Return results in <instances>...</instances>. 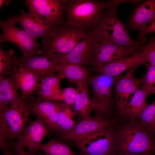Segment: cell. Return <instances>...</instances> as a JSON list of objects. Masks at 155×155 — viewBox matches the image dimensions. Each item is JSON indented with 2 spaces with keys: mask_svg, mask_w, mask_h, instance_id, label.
<instances>
[{
  "mask_svg": "<svg viewBox=\"0 0 155 155\" xmlns=\"http://www.w3.org/2000/svg\"><path fill=\"white\" fill-rule=\"evenodd\" d=\"M121 0H66L63 9L64 24L86 31L92 30L103 16L104 9L117 8Z\"/></svg>",
  "mask_w": 155,
  "mask_h": 155,
  "instance_id": "obj_1",
  "label": "cell"
},
{
  "mask_svg": "<svg viewBox=\"0 0 155 155\" xmlns=\"http://www.w3.org/2000/svg\"><path fill=\"white\" fill-rule=\"evenodd\" d=\"M154 134L143 127L137 120L122 125L116 131L118 152L124 154L155 153Z\"/></svg>",
  "mask_w": 155,
  "mask_h": 155,
  "instance_id": "obj_2",
  "label": "cell"
},
{
  "mask_svg": "<svg viewBox=\"0 0 155 155\" xmlns=\"http://www.w3.org/2000/svg\"><path fill=\"white\" fill-rule=\"evenodd\" d=\"M92 30L98 42L108 41L125 46L141 49L143 44L133 40L127 27L120 20L117 8L108 9Z\"/></svg>",
  "mask_w": 155,
  "mask_h": 155,
  "instance_id": "obj_3",
  "label": "cell"
},
{
  "mask_svg": "<svg viewBox=\"0 0 155 155\" xmlns=\"http://www.w3.org/2000/svg\"><path fill=\"white\" fill-rule=\"evenodd\" d=\"M31 114L27 99L21 96L16 104L0 112V139L14 144L29 123Z\"/></svg>",
  "mask_w": 155,
  "mask_h": 155,
  "instance_id": "obj_4",
  "label": "cell"
},
{
  "mask_svg": "<svg viewBox=\"0 0 155 155\" xmlns=\"http://www.w3.org/2000/svg\"><path fill=\"white\" fill-rule=\"evenodd\" d=\"M87 31L64 24L54 26L47 40L42 43L37 55L64 54L70 51L85 34Z\"/></svg>",
  "mask_w": 155,
  "mask_h": 155,
  "instance_id": "obj_5",
  "label": "cell"
},
{
  "mask_svg": "<svg viewBox=\"0 0 155 155\" xmlns=\"http://www.w3.org/2000/svg\"><path fill=\"white\" fill-rule=\"evenodd\" d=\"M75 144L81 155H117L118 152L116 131L112 126L98 131Z\"/></svg>",
  "mask_w": 155,
  "mask_h": 155,
  "instance_id": "obj_6",
  "label": "cell"
},
{
  "mask_svg": "<svg viewBox=\"0 0 155 155\" xmlns=\"http://www.w3.org/2000/svg\"><path fill=\"white\" fill-rule=\"evenodd\" d=\"M115 80V77L102 74L90 75L88 78L92 92L91 100L95 108L100 110L105 115H108L111 112L113 88Z\"/></svg>",
  "mask_w": 155,
  "mask_h": 155,
  "instance_id": "obj_7",
  "label": "cell"
},
{
  "mask_svg": "<svg viewBox=\"0 0 155 155\" xmlns=\"http://www.w3.org/2000/svg\"><path fill=\"white\" fill-rule=\"evenodd\" d=\"M98 42L93 31H87L81 40L69 52L64 54H56L58 63L95 66L94 49Z\"/></svg>",
  "mask_w": 155,
  "mask_h": 155,
  "instance_id": "obj_8",
  "label": "cell"
},
{
  "mask_svg": "<svg viewBox=\"0 0 155 155\" xmlns=\"http://www.w3.org/2000/svg\"><path fill=\"white\" fill-rule=\"evenodd\" d=\"M58 64L55 54H47L38 56L36 55H24L18 57H13V68H24L34 73L40 80L44 77L54 74L57 71Z\"/></svg>",
  "mask_w": 155,
  "mask_h": 155,
  "instance_id": "obj_9",
  "label": "cell"
},
{
  "mask_svg": "<svg viewBox=\"0 0 155 155\" xmlns=\"http://www.w3.org/2000/svg\"><path fill=\"white\" fill-rule=\"evenodd\" d=\"M2 34L0 35V43L9 42L16 45L22 51L23 55H37L41 44L38 43L24 30L18 28L15 23L8 19L1 21Z\"/></svg>",
  "mask_w": 155,
  "mask_h": 155,
  "instance_id": "obj_10",
  "label": "cell"
},
{
  "mask_svg": "<svg viewBox=\"0 0 155 155\" xmlns=\"http://www.w3.org/2000/svg\"><path fill=\"white\" fill-rule=\"evenodd\" d=\"M18 23L24 30L36 40L40 38L42 43L48 39L55 24L52 21L42 18L29 11L22 10L18 16H10L7 19Z\"/></svg>",
  "mask_w": 155,
  "mask_h": 155,
  "instance_id": "obj_11",
  "label": "cell"
},
{
  "mask_svg": "<svg viewBox=\"0 0 155 155\" xmlns=\"http://www.w3.org/2000/svg\"><path fill=\"white\" fill-rule=\"evenodd\" d=\"M95 109L97 112L95 116L81 120L70 131L59 136L60 138L63 141H71L76 144L100 130L112 126L115 122L116 119H105L98 112V109Z\"/></svg>",
  "mask_w": 155,
  "mask_h": 155,
  "instance_id": "obj_12",
  "label": "cell"
},
{
  "mask_svg": "<svg viewBox=\"0 0 155 155\" xmlns=\"http://www.w3.org/2000/svg\"><path fill=\"white\" fill-rule=\"evenodd\" d=\"M141 49L104 41L95 46L94 57L95 68L102 67L141 51Z\"/></svg>",
  "mask_w": 155,
  "mask_h": 155,
  "instance_id": "obj_13",
  "label": "cell"
},
{
  "mask_svg": "<svg viewBox=\"0 0 155 155\" xmlns=\"http://www.w3.org/2000/svg\"><path fill=\"white\" fill-rule=\"evenodd\" d=\"M65 0H25L24 4L29 12L49 20L55 25L64 24V5Z\"/></svg>",
  "mask_w": 155,
  "mask_h": 155,
  "instance_id": "obj_14",
  "label": "cell"
},
{
  "mask_svg": "<svg viewBox=\"0 0 155 155\" xmlns=\"http://www.w3.org/2000/svg\"><path fill=\"white\" fill-rule=\"evenodd\" d=\"M48 132L46 125L37 118L29 123L15 142L14 146L26 148L28 153L34 155L39 150L42 141Z\"/></svg>",
  "mask_w": 155,
  "mask_h": 155,
  "instance_id": "obj_15",
  "label": "cell"
},
{
  "mask_svg": "<svg viewBox=\"0 0 155 155\" xmlns=\"http://www.w3.org/2000/svg\"><path fill=\"white\" fill-rule=\"evenodd\" d=\"M134 71H127L124 76L118 78L115 83V94L117 113L121 117H126L124 110L131 95L133 94L142 84L143 77L135 78Z\"/></svg>",
  "mask_w": 155,
  "mask_h": 155,
  "instance_id": "obj_16",
  "label": "cell"
},
{
  "mask_svg": "<svg viewBox=\"0 0 155 155\" xmlns=\"http://www.w3.org/2000/svg\"><path fill=\"white\" fill-rule=\"evenodd\" d=\"M32 114L42 121L52 132H55L57 118L59 101H42L31 95L26 99Z\"/></svg>",
  "mask_w": 155,
  "mask_h": 155,
  "instance_id": "obj_17",
  "label": "cell"
},
{
  "mask_svg": "<svg viewBox=\"0 0 155 155\" xmlns=\"http://www.w3.org/2000/svg\"><path fill=\"white\" fill-rule=\"evenodd\" d=\"M146 62L140 51L102 67L95 68L100 74L115 77L124 71H134Z\"/></svg>",
  "mask_w": 155,
  "mask_h": 155,
  "instance_id": "obj_18",
  "label": "cell"
},
{
  "mask_svg": "<svg viewBox=\"0 0 155 155\" xmlns=\"http://www.w3.org/2000/svg\"><path fill=\"white\" fill-rule=\"evenodd\" d=\"M155 17V0L142 2L134 9L127 20L128 26L132 30H138L139 34L145 32L147 23Z\"/></svg>",
  "mask_w": 155,
  "mask_h": 155,
  "instance_id": "obj_19",
  "label": "cell"
},
{
  "mask_svg": "<svg viewBox=\"0 0 155 155\" xmlns=\"http://www.w3.org/2000/svg\"><path fill=\"white\" fill-rule=\"evenodd\" d=\"M11 76L15 80L18 89L21 91V96L25 99L36 91L41 81L34 73L23 68H14Z\"/></svg>",
  "mask_w": 155,
  "mask_h": 155,
  "instance_id": "obj_20",
  "label": "cell"
},
{
  "mask_svg": "<svg viewBox=\"0 0 155 155\" xmlns=\"http://www.w3.org/2000/svg\"><path fill=\"white\" fill-rule=\"evenodd\" d=\"M62 76L59 73L44 77L36 90L37 98L40 100H57L61 92L60 84Z\"/></svg>",
  "mask_w": 155,
  "mask_h": 155,
  "instance_id": "obj_21",
  "label": "cell"
},
{
  "mask_svg": "<svg viewBox=\"0 0 155 155\" xmlns=\"http://www.w3.org/2000/svg\"><path fill=\"white\" fill-rule=\"evenodd\" d=\"M57 71L69 81L77 86L88 82L90 72L84 66L74 64L58 63Z\"/></svg>",
  "mask_w": 155,
  "mask_h": 155,
  "instance_id": "obj_22",
  "label": "cell"
},
{
  "mask_svg": "<svg viewBox=\"0 0 155 155\" xmlns=\"http://www.w3.org/2000/svg\"><path fill=\"white\" fill-rule=\"evenodd\" d=\"M77 86V94L73 105L75 112L81 120L90 119L91 113L95 107L89 96L88 82Z\"/></svg>",
  "mask_w": 155,
  "mask_h": 155,
  "instance_id": "obj_23",
  "label": "cell"
},
{
  "mask_svg": "<svg viewBox=\"0 0 155 155\" xmlns=\"http://www.w3.org/2000/svg\"><path fill=\"white\" fill-rule=\"evenodd\" d=\"M58 111L55 132L59 136L70 131L75 125L73 117L75 114L70 106L59 101Z\"/></svg>",
  "mask_w": 155,
  "mask_h": 155,
  "instance_id": "obj_24",
  "label": "cell"
},
{
  "mask_svg": "<svg viewBox=\"0 0 155 155\" xmlns=\"http://www.w3.org/2000/svg\"><path fill=\"white\" fill-rule=\"evenodd\" d=\"M148 95L141 88H139L125 107V117L130 118L131 121L137 120L142 111L148 104L146 101Z\"/></svg>",
  "mask_w": 155,
  "mask_h": 155,
  "instance_id": "obj_25",
  "label": "cell"
},
{
  "mask_svg": "<svg viewBox=\"0 0 155 155\" xmlns=\"http://www.w3.org/2000/svg\"><path fill=\"white\" fill-rule=\"evenodd\" d=\"M18 89L12 76L5 78L0 76V93L11 105L17 104L21 96L18 93Z\"/></svg>",
  "mask_w": 155,
  "mask_h": 155,
  "instance_id": "obj_26",
  "label": "cell"
},
{
  "mask_svg": "<svg viewBox=\"0 0 155 155\" xmlns=\"http://www.w3.org/2000/svg\"><path fill=\"white\" fill-rule=\"evenodd\" d=\"M39 150H42L46 155H77L69 145L54 139L42 145Z\"/></svg>",
  "mask_w": 155,
  "mask_h": 155,
  "instance_id": "obj_27",
  "label": "cell"
},
{
  "mask_svg": "<svg viewBox=\"0 0 155 155\" xmlns=\"http://www.w3.org/2000/svg\"><path fill=\"white\" fill-rule=\"evenodd\" d=\"M14 51L11 49L5 51L2 46L0 47V76H11L14 70L13 66Z\"/></svg>",
  "mask_w": 155,
  "mask_h": 155,
  "instance_id": "obj_28",
  "label": "cell"
},
{
  "mask_svg": "<svg viewBox=\"0 0 155 155\" xmlns=\"http://www.w3.org/2000/svg\"><path fill=\"white\" fill-rule=\"evenodd\" d=\"M138 118L143 127L151 132L155 126V99L152 104L144 108Z\"/></svg>",
  "mask_w": 155,
  "mask_h": 155,
  "instance_id": "obj_29",
  "label": "cell"
},
{
  "mask_svg": "<svg viewBox=\"0 0 155 155\" xmlns=\"http://www.w3.org/2000/svg\"><path fill=\"white\" fill-rule=\"evenodd\" d=\"M143 64L146 67L147 72L143 77L140 88L148 95L155 94V66L146 62Z\"/></svg>",
  "mask_w": 155,
  "mask_h": 155,
  "instance_id": "obj_30",
  "label": "cell"
},
{
  "mask_svg": "<svg viewBox=\"0 0 155 155\" xmlns=\"http://www.w3.org/2000/svg\"><path fill=\"white\" fill-rule=\"evenodd\" d=\"M141 52L146 62L155 66V37L150 36L148 42L141 48Z\"/></svg>",
  "mask_w": 155,
  "mask_h": 155,
  "instance_id": "obj_31",
  "label": "cell"
},
{
  "mask_svg": "<svg viewBox=\"0 0 155 155\" xmlns=\"http://www.w3.org/2000/svg\"><path fill=\"white\" fill-rule=\"evenodd\" d=\"M77 94V90L72 88L68 87L61 89V92L57 100L70 106L73 105Z\"/></svg>",
  "mask_w": 155,
  "mask_h": 155,
  "instance_id": "obj_32",
  "label": "cell"
},
{
  "mask_svg": "<svg viewBox=\"0 0 155 155\" xmlns=\"http://www.w3.org/2000/svg\"><path fill=\"white\" fill-rule=\"evenodd\" d=\"M150 24L149 26L146 30L144 32L139 34L140 42L142 44L145 42L146 40L145 36L151 33L155 32V17L150 22Z\"/></svg>",
  "mask_w": 155,
  "mask_h": 155,
  "instance_id": "obj_33",
  "label": "cell"
},
{
  "mask_svg": "<svg viewBox=\"0 0 155 155\" xmlns=\"http://www.w3.org/2000/svg\"><path fill=\"white\" fill-rule=\"evenodd\" d=\"M14 148L15 152L18 155H33L30 154L28 152H26L25 151L24 149L21 148L14 146ZM34 155H43V154L42 153H38L37 152Z\"/></svg>",
  "mask_w": 155,
  "mask_h": 155,
  "instance_id": "obj_34",
  "label": "cell"
},
{
  "mask_svg": "<svg viewBox=\"0 0 155 155\" xmlns=\"http://www.w3.org/2000/svg\"><path fill=\"white\" fill-rule=\"evenodd\" d=\"M9 104L4 98L1 94L0 93V112L7 109L9 107Z\"/></svg>",
  "mask_w": 155,
  "mask_h": 155,
  "instance_id": "obj_35",
  "label": "cell"
},
{
  "mask_svg": "<svg viewBox=\"0 0 155 155\" xmlns=\"http://www.w3.org/2000/svg\"><path fill=\"white\" fill-rule=\"evenodd\" d=\"M11 1L9 0H0V9L3 5H8Z\"/></svg>",
  "mask_w": 155,
  "mask_h": 155,
  "instance_id": "obj_36",
  "label": "cell"
},
{
  "mask_svg": "<svg viewBox=\"0 0 155 155\" xmlns=\"http://www.w3.org/2000/svg\"><path fill=\"white\" fill-rule=\"evenodd\" d=\"M120 155H152L150 154L147 153H142L140 154H134L130 153H126L124 154Z\"/></svg>",
  "mask_w": 155,
  "mask_h": 155,
  "instance_id": "obj_37",
  "label": "cell"
},
{
  "mask_svg": "<svg viewBox=\"0 0 155 155\" xmlns=\"http://www.w3.org/2000/svg\"><path fill=\"white\" fill-rule=\"evenodd\" d=\"M3 155H18L15 152V153H12L11 152H4Z\"/></svg>",
  "mask_w": 155,
  "mask_h": 155,
  "instance_id": "obj_38",
  "label": "cell"
},
{
  "mask_svg": "<svg viewBox=\"0 0 155 155\" xmlns=\"http://www.w3.org/2000/svg\"><path fill=\"white\" fill-rule=\"evenodd\" d=\"M151 133L155 135V126L151 132Z\"/></svg>",
  "mask_w": 155,
  "mask_h": 155,
  "instance_id": "obj_39",
  "label": "cell"
}]
</instances>
